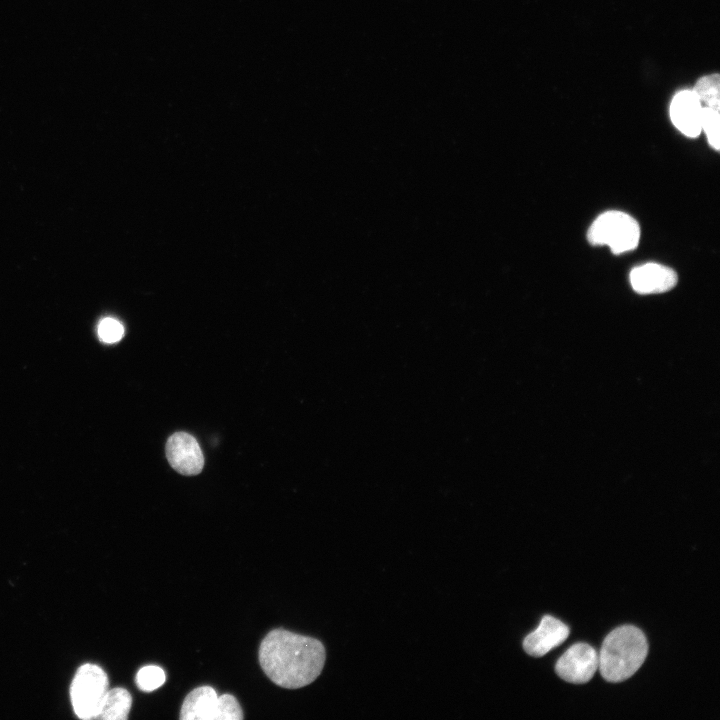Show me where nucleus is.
I'll return each instance as SVG.
<instances>
[{"instance_id":"7","label":"nucleus","mask_w":720,"mask_h":720,"mask_svg":"<svg viewBox=\"0 0 720 720\" xmlns=\"http://www.w3.org/2000/svg\"><path fill=\"white\" fill-rule=\"evenodd\" d=\"M631 287L638 294H658L675 287L676 272L659 263H645L633 268L629 275Z\"/></svg>"},{"instance_id":"9","label":"nucleus","mask_w":720,"mask_h":720,"mask_svg":"<svg viewBox=\"0 0 720 720\" xmlns=\"http://www.w3.org/2000/svg\"><path fill=\"white\" fill-rule=\"evenodd\" d=\"M701 102L693 91L677 93L670 105V117L675 127L688 137H697L701 132Z\"/></svg>"},{"instance_id":"8","label":"nucleus","mask_w":720,"mask_h":720,"mask_svg":"<svg viewBox=\"0 0 720 720\" xmlns=\"http://www.w3.org/2000/svg\"><path fill=\"white\" fill-rule=\"evenodd\" d=\"M569 636V628L559 619L545 615L539 627L523 640V649L533 657H542L562 644Z\"/></svg>"},{"instance_id":"5","label":"nucleus","mask_w":720,"mask_h":720,"mask_svg":"<svg viewBox=\"0 0 720 720\" xmlns=\"http://www.w3.org/2000/svg\"><path fill=\"white\" fill-rule=\"evenodd\" d=\"M598 669V654L586 644L572 645L556 662L557 675L566 682L584 684L592 679Z\"/></svg>"},{"instance_id":"12","label":"nucleus","mask_w":720,"mask_h":720,"mask_svg":"<svg viewBox=\"0 0 720 720\" xmlns=\"http://www.w3.org/2000/svg\"><path fill=\"white\" fill-rule=\"evenodd\" d=\"M719 75L717 73L704 76L698 80L692 90L705 107L719 111L720 108V87Z\"/></svg>"},{"instance_id":"15","label":"nucleus","mask_w":720,"mask_h":720,"mask_svg":"<svg viewBox=\"0 0 720 720\" xmlns=\"http://www.w3.org/2000/svg\"><path fill=\"white\" fill-rule=\"evenodd\" d=\"M719 111L709 107L702 109L701 129L704 130L712 148L719 150Z\"/></svg>"},{"instance_id":"13","label":"nucleus","mask_w":720,"mask_h":720,"mask_svg":"<svg viewBox=\"0 0 720 720\" xmlns=\"http://www.w3.org/2000/svg\"><path fill=\"white\" fill-rule=\"evenodd\" d=\"M166 676L162 668L155 665L142 667L136 675V684L142 691L151 692L165 682Z\"/></svg>"},{"instance_id":"14","label":"nucleus","mask_w":720,"mask_h":720,"mask_svg":"<svg viewBox=\"0 0 720 720\" xmlns=\"http://www.w3.org/2000/svg\"><path fill=\"white\" fill-rule=\"evenodd\" d=\"M243 711L238 700L231 694L218 696L214 720H241Z\"/></svg>"},{"instance_id":"6","label":"nucleus","mask_w":720,"mask_h":720,"mask_svg":"<svg viewBox=\"0 0 720 720\" xmlns=\"http://www.w3.org/2000/svg\"><path fill=\"white\" fill-rule=\"evenodd\" d=\"M166 457L173 469L182 475H197L203 469L201 448L196 439L186 432H177L169 437Z\"/></svg>"},{"instance_id":"11","label":"nucleus","mask_w":720,"mask_h":720,"mask_svg":"<svg viewBox=\"0 0 720 720\" xmlns=\"http://www.w3.org/2000/svg\"><path fill=\"white\" fill-rule=\"evenodd\" d=\"M131 704L132 697L125 688L108 689L95 719L126 720Z\"/></svg>"},{"instance_id":"3","label":"nucleus","mask_w":720,"mask_h":720,"mask_svg":"<svg viewBox=\"0 0 720 720\" xmlns=\"http://www.w3.org/2000/svg\"><path fill=\"white\" fill-rule=\"evenodd\" d=\"M592 245H607L613 254L635 249L640 240L638 222L629 214L611 210L599 215L587 231Z\"/></svg>"},{"instance_id":"1","label":"nucleus","mask_w":720,"mask_h":720,"mask_svg":"<svg viewBox=\"0 0 720 720\" xmlns=\"http://www.w3.org/2000/svg\"><path fill=\"white\" fill-rule=\"evenodd\" d=\"M259 663L266 676L276 685L296 689L311 684L320 674L326 660L322 642L316 638L277 628L262 640Z\"/></svg>"},{"instance_id":"10","label":"nucleus","mask_w":720,"mask_h":720,"mask_svg":"<svg viewBox=\"0 0 720 720\" xmlns=\"http://www.w3.org/2000/svg\"><path fill=\"white\" fill-rule=\"evenodd\" d=\"M218 695L210 686L193 689L184 699L181 720H214Z\"/></svg>"},{"instance_id":"16","label":"nucleus","mask_w":720,"mask_h":720,"mask_svg":"<svg viewBox=\"0 0 720 720\" xmlns=\"http://www.w3.org/2000/svg\"><path fill=\"white\" fill-rule=\"evenodd\" d=\"M97 332L102 342L111 344L118 342L123 337L124 328L118 320L104 318L98 324Z\"/></svg>"},{"instance_id":"4","label":"nucleus","mask_w":720,"mask_h":720,"mask_svg":"<svg viewBox=\"0 0 720 720\" xmlns=\"http://www.w3.org/2000/svg\"><path fill=\"white\" fill-rule=\"evenodd\" d=\"M108 677L96 664H84L76 672L71 688V702L81 719H95L108 691Z\"/></svg>"},{"instance_id":"2","label":"nucleus","mask_w":720,"mask_h":720,"mask_svg":"<svg viewBox=\"0 0 720 720\" xmlns=\"http://www.w3.org/2000/svg\"><path fill=\"white\" fill-rule=\"evenodd\" d=\"M648 654L644 633L636 626L624 625L610 632L598 655L602 677L612 683L622 682L634 675Z\"/></svg>"}]
</instances>
